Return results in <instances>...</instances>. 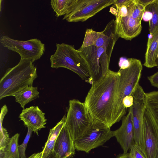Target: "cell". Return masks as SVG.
<instances>
[{
	"instance_id": "obj_1",
	"label": "cell",
	"mask_w": 158,
	"mask_h": 158,
	"mask_svg": "<svg viewBox=\"0 0 158 158\" xmlns=\"http://www.w3.org/2000/svg\"><path fill=\"white\" fill-rule=\"evenodd\" d=\"M120 76L118 72L110 70L104 76L91 84L84 102L93 119L110 128L114 124L115 108Z\"/></svg>"
},
{
	"instance_id": "obj_2",
	"label": "cell",
	"mask_w": 158,
	"mask_h": 158,
	"mask_svg": "<svg viewBox=\"0 0 158 158\" xmlns=\"http://www.w3.org/2000/svg\"><path fill=\"white\" fill-rule=\"evenodd\" d=\"M31 60L20 59L17 64L6 70L0 81V100L32 86L37 77V69Z\"/></svg>"
},
{
	"instance_id": "obj_3",
	"label": "cell",
	"mask_w": 158,
	"mask_h": 158,
	"mask_svg": "<svg viewBox=\"0 0 158 158\" xmlns=\"http://www.w3.org/2000/svg\"><path fill=\"white\" fill-rule=\"evenodd\" d=\"M130 64L127 68L120 69L117 97L115 103L114 121L119 122L126 113V108L123 103L124 98L132 95V93L139 84L143 69L140 60L134 58H128Z\"/></svg>"
},
{
	"instance_id": "obj_4",
	"label": "cell",
	"mask_w": 158,
	"mask_h": 158,
	"mask_svg": "<svg viewBox=\"0 0 158 158\" xmlns=\"http://www.w3.org/2000/svg\"><path fill=\"white\" fill-rule=\"evenodd\" d=\"M55 53L51 56V67L64 68L76 73L82 79L87 81L89 77L87 64L73 45L56 44Z\"/></svg>"
},
{
	"instance_id": "obj_5",
	"label": "cell",
	"mask_w": 158,
	"mask_h": 158,
	"mask_svg": "<svg viewBox=\"0 0 158 158\" xmlns=\"http://www.w3.org/2000/svg\"><path fill=\"white\" fill-rule=\"evenodd\" d=\"M88 65L89 77L87 82L92 84L104 76L109 71L112 53L104 47L94 46L81 47L77 50Z\"/></svg>"
},
{
	"instance_id": "obj_6",
	"label": "cell",
	"mask_w": 158,
	"mask_h": 158,
	"mask_svg": "<svg viewBox=\"0 0 158 158\" xmlns=\"http://www.w3.org/2000/svg\"><path fill=\"white\" fill-rule=\"evenodd\" d=\"M94 120L84 102L76 99L69 101L65 125L74 141L90 127Z\"/></svg>"
},
{
	"instance_id": "obj_7",
	"label": "cell",
	"mask_w": 158,
	"mask_h": 158,
	"mask_svg": "<svg viewBox=\"0 0 158 158\" xmlns=\"http://www.w3.org/2000/svg\"><path fill=\"white\" fill-rule=\"evenodd\" d=\"M114 136L110 128L94 120L90 127L74 141V145L76 150L88 153L92 149L102 145Z\"/></svg>"
},
{
	"instance_id": "obj_8",
	"label": "cell",
	"mask_w": 158,
	"mask_h": 158,
	"mask_svg": "<svg viewBox=\"0 0 158 158\" xmlns=\"http://www.w3.org/2000/svg\"><path fill=\"white\" fill-rule=\"evenodd\" d=\"M0 42L4 47L18 53L21 59L31 60L33 62L42 56L45 49L44 44L37 39L18 40L2 36L0 37Z\"/></svg>"
},
{
	"instance_id": "obj_9",
	"label": "cell",
	"mask_w": 158,
	"mask_h": 158,
	"mask_svg": "<svg viewBox=\"0 0 158 158\" xmlns=\"http://www.w3.org/2000/svg\"><path fill=\"white\" fill-rule=\"evenodd\" d=\"M114 0H74L69 12L63 19L68 22H84L106 7Z\"/></svg>"
},
{
	"instance_id": "obj_10",
	"label": "cell",
	"mask_w": 158,
	"mask_h": 158,
	"mask_svg": "<svg viewBox=\"0 0 158 158\" xmlns=\"http://www.w3.org/2000/svg\"><path fill=\"white\" fill-rule=\"evenodd\" d=\"M133 104L131 107L132 123L135 143L143 151V121L146 109V95L139 85L133 91Z\"/></svg>"
},
{
	"instance_id": "obj_11",
	"label": "cell",
	"mask_w": 158,
	"mask_h": 158,
	"mask_svg": "<svg viewBox=\"0 0 158 158\" xmlns=\"http://www.w3.org/2000/svg\"><path fill=\"white\" fill-rule=\"evenodd\" d=\"M119 37L116 32L115 20H112L101 32L87 29L81 46L86 47L94 46L97 48L106 47L112 53L115 44Z\"/></svg>"
},
{
	"instance_id": "obj_12",
	"label": "cell",
	"mask_w": 158,
	"mask_h": 158,
	"mask_svg": "<svg viewBox=\"0 0 158 158\" xmlns=\"http://www.w3.org/2000/svg\"><path fill=\"white\" fill-rule=\"evenodd\" d=\"M113 14L116 16V32L118 37L131 40L141 32V23L127 14L126 6L116 7Z\"/></svg>"
},
{
	"instance_id": "obj_13",
	"label": "cell",
	"mask_w": 158,
	"mask_h": 158,
	"mask_svg": "<svg viewBox=\"0 0 158 158\" xmlns=\"http://www.w3.org/2000/svg\"><path fill=\"white\" fill-rule=\"evenodd\" d=\"M143 149L147 158H158V125L146 109L143 121Z\"/></svg>"
},
{
	"instance_id": "obj_14",
	"label": "cell",
	"mask_w": 158,
	"mask_h": 158,
	"mask_svg": "<svg viewBox=\"0 0 158 158\" xmlns=\"http://www.w3.org/2000/svg\"><path fill=\"white\" fill-rule=\"evenodd\" d=\"M122 119L120 127L113 132L114 136L123 149V153H127L131 146L135 143L131 107L129 108L127 114Z\"/></svg>"
},
{
	"instance_id": "obj_15",
	"label": "cell",
	"mask_w": 158,
	"mask_h": 158,
	"mask_svg": "<svg viewBox=\"0 0 158 158\" xmlns=\"http://www.w3.org/2000/svg\"><path fill=\"white\" fill-rule=\"evenodd\" d=\"M75 149L74 141L65 124L58 136L52 153L55 158H70L74 155Z\"/></svg>"
},
{
	"instance_id": "obj_16",
	"label": "cell",
	"mask_w": 158,
	"mask_h": 158,
	"mask_svg": "<svg viewBox=\"0 0 158 158\" xmlns=\"http://www.w3.org/2000/svg\"><path fill=\"white\" fill-rule=\"evenodd\" d=\"M45 114L38 106H32L23 109L19 117L27 128L38 135V131L46 127Z\"/></svg>"
},
{
	"instance_id": "obj_17",
	"label": "cell",
	"mask_w": 158,
	"mask_h": 158,
	"mask_svg": "<svg viewBox=\"0 0 158 158\" xmlns=\"http://www.w3.org/2000/svg\"><path fill=\"white\" fill-rule=\"evenodd\" d=\"M158 55V30L153 35H148L143 65L148 68L156 67Z\"/></svg>"
},
{
	"instance_id": "obj_18",
	"label": "cell",
	"mask_w": 158,
	"mask_h": 158,
	"mask_svg": "<svg viewBox=\"0 0 158 158\" xmlns=\"http://www.w3.org/2000/svg\"><path fill=\"white\" fill-rule=\"evenodd\" d=\"M66 116H63L60 121L50 129L48 139L43 150L41 158H48L52 154L58 136L65 124Z\"/></svg>"
},
{
	"instance_id": "obj_19",
	"label": "cell",
	"mask_w": 158,
	"mask_h": 158,
	"mask_svg": "<svg viewBox=\"0 0 158 158\" xmlns=\"http://www.w3.org/2000/svg\"><path fill=\"white\" fill-rule=\"evenodd\" d=\"M13 96L15 97L16 102L24 109L27 104L39 97V92L37 87L30 86L16 92Z\"/></svg>"
},
{
	"instance_id": "obj_20",
	"label": "cell",
	"mask_w": 158,
	"mask_h": 158,
	"mask_svg": "<svg viewBox=\"0 0 158 158\" xmlns=\"http://www.w3.org/2000/svg\"><path fill=\"white\" fill-rule=\"evenodd\" d=\"M20 134L17 133L10 138L3 151H0V158H20L18 150Z\"/></svg>"
},
{
	"instance_id": "obj_21",
	"label": "cell",
	"mask_w": 158,
	"mask_h": 158,
	"mask_svg": "<svg viewBox=\"0 0 158 158\" xmlns=\"http://www.w3.org/2000/svg\"><path fill=\"white\" fill-rule=\"evenodd\" d=\"M146 109L158 125V91L146 93Z\"/></svg>"
},
{
	"instance_id": "obj_22",
	"label": "cell",
	"mask_w": 158,
	"mask_h": 158,
	"mask_svg": "<svg viewBox=\"0 0 158 158\" xmlns=\"http://www.w3.org/2000/svg\"><path fill=\"white\" fill-rule=\"evenodd\" d=\"M74 1V0H52L51 4L56 15L59 17L65 15L69 12Z\"/></svg>"
},
{
	"instance_id": "obj_23",
	"label": "cell",
	"mask_w": 158,
	"mask_h": 158,
	"mask_svg": "<svg viewBox=\"0 0 158 158\" xmlns=\"http://www.w3.org/2000/svg\"><path fill=\"white\" fill-rule=\"evenodd\" d=\"M125 5L127 7V14L141 23L145 8L136 2L135 0H128Z\"/></svg>"
},
{
	"instance_id": "obj_24",
	"label": "cell",
	"mask_w": 158,
	"mask_h": 158,
	"mask_svg": "<svg viewBox=\"0 0 158 158\" xmlns=\"http://www.w3.org/2000/svg\"><path fill=\"white\" fill-rule=\"evenodd\" d=\"M8 111V108L6 105H4L1 108L0 116V151H4L10 139L7 130L2 126L4 118Z\"/></svg>"
},
{
	"instance_id": "obj_25",
	"label": "cell",
	"mask_w": 158,
	"mask_h": 158,
	"mask_svg": "<svg viewBox=\"0 0 158 158\" xmlns=\"http://www.w3.org/2000/svg\"><path fill=\"white\" fill-rule=\"evenodd\" d=\"M145 10L152 13V19L149 21L150 34L152 35L158 30V3L157 0L146 6Z\"/></svg>"
},
{
	"instance_id": "obj_26",
	"label": "cell",
	"mask_w": 158,
	"mask_h": 158,
	"mask_svg": "<svg viewBox=\"0 0 158 158\" xmlns=\"http://www.w3.org/2000/svg\"><path fill=\"white\" fill-rule=\"evenodd\" d=\"M28 130L26 137L23 143L18 146V150L20 158H26L25 151L27 145L33 131L27 128Z\"/></svg>"
},
{
	"instance_id": "obj_27",
	"label": "cell",
	"mask_w": 158,
	"mask_h": 158,
	"mask_svg": "<svg viewBox=\"0 0 158 158\" xmlns=\"http://www.w3.org/2000/svg\"><path fill=\"white\" fill-rule=\"evenodd\" d=\"M130 150L131 158H147L141 148L135 143L131 146Z\"/></svg>"
},
{
	"instance_id": "obj_28",
	"label": "cell",
	"mask_w": 158,
	"mask_h": 158,
	"mask_svg": "<svg viewBox=\"0 0 158 158\" xmlns=\"http://www.w3.org/2000/svg\"><path fill=\"white\" fill-rule=\"evenodd\" d=\"M148 79L152 86L158 88V71L148 77Z\"/></svg>"
},
{
	"instance_id": "obj_29",
	"label": "cell",
	"mask_w": 158,
	"mask_h": 158,
	"mask_svg": "<svg viewBox=\"0 0 158 158\" xmlns=\"http://www.w3.org/2000/svg\"><path fill=\"white\" fill-rule=\"evenodd\" d=\"M133 98L132 95L127 96L123 99V103L124 107L127 109L131 107L133 104Z\"/></svg>"
},
{
	"instance_id": "obj_30",
	"label": "cell",
	"mask_w": 158,
	"mask_h": 158,
	"mask_svg": "<svg viewBox=\"0 0 158 158\" xmlns=\"http://www.w3.org/2000/svg\"><path fill=\"white\" fill-rule=\"evenodd\" d=\"M130 64V62L128 58L126 59L121 58L119 62L120 69H122L127 67Z\"/></svg>"
},
{
	"instance_id": "obj_31",
	"label": "cell",
	"mask_w": 158,
	"mask_h": 158,
	"mask_svg": "<svg viewBox=\"0 0 158 158\" xmlns=\"http://www.w3.org/2000/svg\"><path fill=\"white\" fill-rule=\"evenodd\" d=\"M152 13L149 10L145 9L142 16V20L146 22L149 21L152 19Z\"/></svg>"
},
{
	"instance_id": "obj_32",
	"label": "cell",
	"mask_w": 158,
	"mask_h": 158,
	"mask_svg": "<svg viewBox=\"0 0 158 158\" xmlns=\"http://www.w3.org/2000/svg\"><path fill=\"white\" fill-rule=\"evenodd\" d=\"M135 1L145 8L150 4L154 2L155 0H135Z\"/></svg>"
},
{
	"instance_id": "obj_33",
	"label": "cell",
	"mask_w": 158,
	"mask_h": 158,
	"mask_svg": "<svg viewBox=\"0 0 158 158\" xmlns=\"http://www.w3.org/2000/svg\"><path fill=\"white\" fill-rule=\"evenodd\" d=\"M116 158H131L129 153H123L118 155Z\"/></svg>"
},
{
	"instance_id": "obj_34",
	"label": "cell",
	"mask_w": 158,
	"mask_h": 158,
	"mask_svg": "<svg viewBox=\"0 0 158 158\" xmlns=\"http://www.w3.org/2000/svg\"><path fill=\"white\" fill-rule=\"evenodd\" d=\"M40 153L41 152L37 153H34L27 158H37L40 154Z\"/></svg>"
},
{
	"instance_id": "obj_35",
	"label": "cell",
	"mask_w": 158,
	"mask_h": 158,
	"mask_svg": "<svg viewBox=\"0 0 158 158\" xmlns=\"http://www.w3.org/2000/svg\"><path fill=\"white\" fill-rule=\"evenodd\" d=\"M48 158H55L53 154L52 153V154Z\"/></svg>"
},
{
	"instance_id": "obj_36",
	"label": "cell",
	"mask_w": 158,
	"mask_h": 158,
	"mask_svg": "<svg viewBox=\"0 0 158 158\" xmlns=\"http://www.w3.org/2000/svg\"><path fill=\"white\" fill-rule=\"evenodd\" d=\"M42 152H41L40 154L39 155V156H38V157L37 158H42Z\"/></svg>"
},
{
	"instance_id": "obj_37",
	"label": "cell",
	"mask_w": 158,
	"mask_h": 158,
	"mask_svg": "<svg viewBox=\"0 0 158 158\" xmlns=\"http://www.w3.org/2000/svg\"><path fill=\"white\" fill-rule=\"evenodd\" d=\"M156 63H157V66L156 67L158 68V55L157 57V60H156Z\"/></svg>"
},
{
	"instance_id": "obj_38",
	"label": "cell",
	"mask_w": 158,
	"mask_h": 158,
	"mask_svg": "<svg viewBox=\"0 0 158 158\" xmlns=\"http://www.w3.org/2000/svg\"><path fill=\"white\" fill-rule=\"evenodd\" d=\"M157 2H158V0H157Z\"/></svg>"
}]
</instances>
